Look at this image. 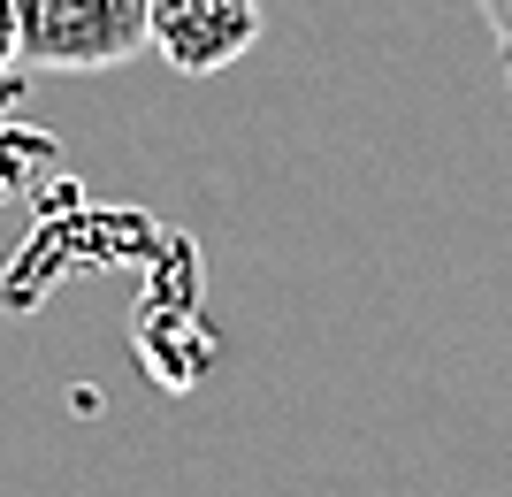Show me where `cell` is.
Listing matches in <instances>:
<instances>
[{"instance_id":"6da1fadb","label":"cell","mask_w":512,"mask_h":497,"mask_svg":"<svg viewBox=\"0 0 512 497\" xmlns=\"http://www.w3.org/2000/svg\"><path fill=\"white\" fill-rule=\"evenodd\" d=\"M16 39H23V62L100 77V69L138 62L146 0H16Z\"/></svg>"},{"instance_id":"7a4b0ae2","label":"cell","mask_w":512,"mask_h":497,"mask_svg":"<svg viewBox=\"0 0 512 497\" xmlns=\"http://www.w3.org/2000/svg\"><path fill=\"white\" fill-rule=\"evenodd\" d=\"M260 0H146V46L176 77H222L260 46Z\"/></svg>"},{"instance_id":"3957f363","label":"cell","mask_w":512,"mask_h":497,"mask_svg":"<svg viewBox=\"0 0 512 497\" xmlns=\"http://www.w3.org/2000/svg\"><path fill=\"white\" fill-rule=\"evenodd\" d=\"M482 8V23H490V46H497V62L512 69V0H474Z\"/></svg>"},{"instance_id":"277c9868","label":"cell","mask_w":512,"mask_h":497,"mask_svg":"<svg viewBox=\"0 0 512 497\" xmlns=\"http://www.w3.org/2000/svg\"><path fill=\"white\" fill-rule=\"evenodd\" d=\"M23 62V39H16V0H0V77Z\"/></svg>"},{"instance_id":"5b68a950","label":"cell","mask_w":512,"mask_h":497,"mask_svg":"<svg viewBox=\"0 0 512 497\" xmlns=\"http://www.w3.org/2000/svg\"><path fill=\"white\" fill-rule=\"evenodd\" d=\"M505 85H512V69H505Z\"/></svg>"}]
</instances>
